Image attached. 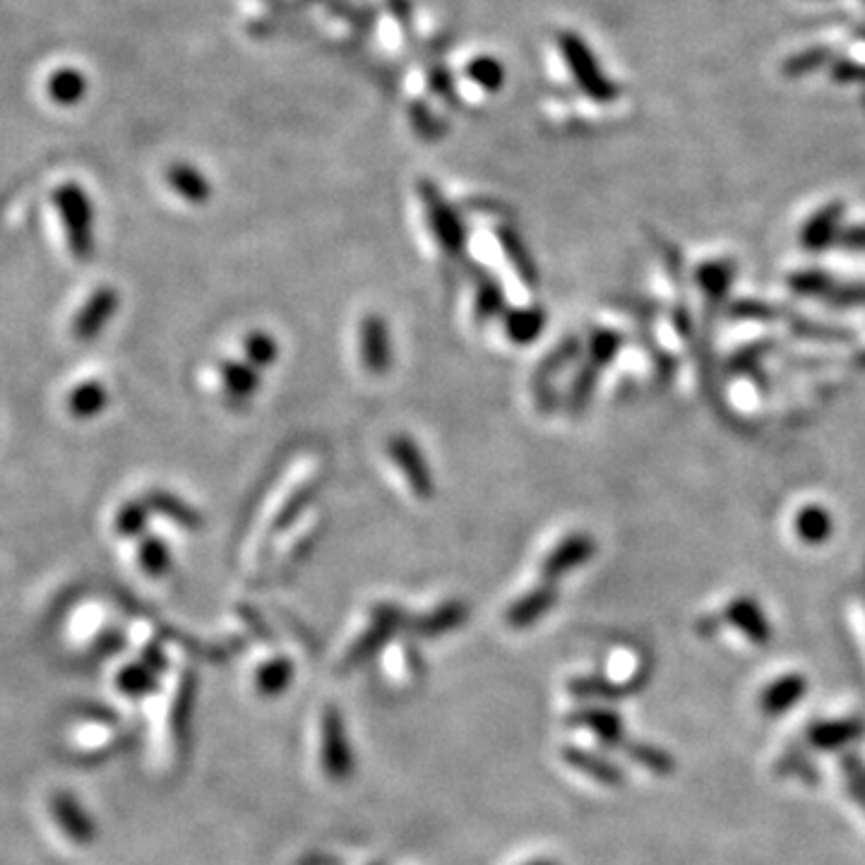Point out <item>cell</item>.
Listing matches in <instances>:
<instances>
[{
  "instance_id": "6da1fadb",
  "label": "cell",
  "mask_w": 865,
  "mask_h": 865,
  "mask_svg": "<svg viewBox=\"0 0 865 865\" xmlns=\"http://www.w3.org/2000/svg\"><path fill=\"white\" fill-rule=\"evenodd\" d=\"M55 205L61 209L67 243L77 260H90L94 253L92 239V205L85 190L80 186L67 184L55 190Z\"/></svg>"
},
{
  "instance_id": "7a4b0ae2",
  "label": "cell",
  "mask_w": 865,
  "mask_h": 865,
  "mask_svg": "<svg viewBox=\"0 0 865 865\" xmlns=\"http://www.w3.org/2000/svg\"><path fill=\"white\" fill-rule=\"evenodd\" d=\"M323 767L332 781H346L354 774V752L348 746L344 721L337 707L323 711Z\"/></svg>"
},
{
  "instance_id": "3957f363",
  "label": "cell",
  "mask_w": 865,
  "mask_h": 865,
  "mask_svg": "<svg viewBox=\"0 0 865 865\" xmlns=\"http://www.w3.org/2000/svg\"><path fill=\"white\" fill-rule=\"evenodd\" d=\"M118 309V294L111 286H102L100 291H94L90 301L85 303V309L80 311L73 323V334L80 342H90L96 334L104 330V325L111 320V315Z\"/></svg>"
},
{
  "instance_id": "277c9868",
  "label": "cell",
  "mask_w": 865,
  "mask_h": 865,
  "mask_svg": "<svg viewBox=\"0 0 865 865\" xmlns=\"http://www.w3.org/2000/svg\"><path fill=\"white\" fill-rule=\"evenodd\" d=\"M399 621H402V613L397 608H393V606H381L378 611H375L373 630L368 635L361 637L356 645L352 647V652L346 654V666L352 668V666H358V664H364L366 659H371L373 654L385 645V639L389 637V633L395 630V625Z\"/></svg>"
},
{
  "instance_id": "5b68a950",
  "label": "cell",
  "mask_w": 865,
  "mask_h": 865,
  "mask_svg": "<svg viewBox=\"0 0 865 865\" xmlns=\"http://www.w3.org/2000/svg\"><path fill=\"white\" fill-rule=\"evenodd\" d=\"M563 760L570 767H575L577 772L596 779L598 784H606V786L623 784V772L618 770V767L613 764V762H608L602 755H594V752H590V750L575 748V746H565L563 748Z\"/></svg>"
},
{
  "instance_id": "8992f818",
  "label": "cell",
  "mask_w": 865,
  "mask_h": 865,
  "mask_svg": "<svg viewBox=\"0 0 865 865\" xmlns=\"http://www.w3.org/2000/svg\"><path fill=\"white\" fill-rule=\"evenodd\" d=\"M570 727H582L590 729L594 736H598V741L604 746H621L623 743V721L611 709H582L575 711L567 719Z\"/></svg>"
},
{
  "instance_id": "52a82bcc",
  "label": "cell",
  "mask_w": 865,
  "mask_h": 865,
  "mask_svg": "<svg viewBox=\"0 0 865 865\" xmlns=\"http://www.w3.org/2000/svg\"><path fill=\"white\" fill-rule=\"evenodd\" d=\"M108 404V393L102 383L90 381L77 385L67 397V411L75 418H94L102 414Z\"/></svg>"
},
{
  "instance_id": "ba28073f",
  "label": "cell",
  "mask_w": 865,
  "mask_h": 865,
  "mask_svg": "<svg viewBox=\"0 0 865 865\" xmlns=\"http://www.w3.org/2000/svg\"><path fill=\"white\" fill-rule=\"evenodd\" d=\"M553 604V592L551 590H536L532 594H527L524 598H520L518 604H514L508 613V623L512 627H527L536 623L543 613H546Z\"/></svg>"
},
{
  "instance_id": "9c48e42d",
  "label": "cell",
  "mask_w": 865,
  "mask_h": 865,
  "mask_svg": "<svg viewBox=\"0 0 865 865\" xmlns=\"http://www.w3.org/2000/svg\"><path fill=\"white\" fill-rule=\"evenodd\" d=\"M291 680H294V664L286 659H274L260 668L256 686L262 697H277L291 686Z\"/></svg>"
},
{
  "instance_id": "30bf717a",
  "label": "cell",
  "mask_w": 865,
  "mask_h": 865,
  "mask_svg": "<svg viewBox=\"0 0 865 865\" xmlns=\"http://www.w3.org/2000/svg\"><path fill=\"white\" fill-rule=\"evenodd\" d=\"M803 686L805 682L799 676H789L784 680H779L777 686H772L770 690L764 692L762 707L767 709V715H770V711L772 715H781V709L791 707L803 695Z\"/></svg>"
},
{
  "instance_id": "8fae6325",
  "label": "cell",
  "mask_w": 865,
  "mask_h": 865,
  "mask_svg": "<svg viewBox=\"0 0 865 865\" xmlns=\"http://www.w3.org/2000/svg\"><path fill=\"white\" fill-rule=\"evenodd\" d=\"M49 92L53 96V102L59 104H75L82 100V92H85V77H82L77 70H61L51 77Z\"/></svg>"
},
{
  "instance_id": "7c38bea8",
  "label": "cell",
  "mask_w": 865,
  "mask_h": 865,
  "mask_svg": "<svg viewBox=\"0 0 865 865\" xmlns=\"http://www.w3.org/2000/svg\"><path fill=\"white\" fill-rule=\"evenodd\" d=\"M465 621V608L459 604H450L445 606L440 611L433 613V616H428L426 621H421L418 625H414V630L418 635H426V637H436L440 633H448L452 630V627H457L459 623Z\"/></svg>"
},
{
  "instance_id": "4fadbf2b",
  "label": "cell",
  "mask_w": 865,
  "mask_h": 865,
  "mask_svg": "<svg viewBox=\"0 0 865 865\" xmlns=\"http://www.w3.org/2000/svg\"><path fill=\"white\" fill-rule=\"evenodd\" d=\"M729 616H733L738 627H743V630L748 633V637L758 639V642H764L767 637H770V635H767V633H770V627H767L762 613L758 611L755 604L738 602V604H733L729 608Z\"/></svg>"
},
{
  "instance_id": "5bb4252c",
  "label": "cell",
  "mask_w": 865,
  "mask_h": 865,
  "mask_svg": "<svg viewBox=\"0 0 865 865\" xmlns=\"http://www.w3.org/2000/svg\"><path fill=\"white\" fill-rule=\"evenodd\" d=\"M836 219H840V207L822 209V212L811 221V225L805 227V243L811 248L825 246L834 236Z\"/></svg>"
},
{
  "instance_id": "9a60e30c",
  "label": "cell",
  "mask_w": 865,
  "mask_h": 865,
  "mask_svg": "<svg viewBox=\"0 0 865 865\" xmlns=\"http://www.w3.org/2000/svg\"><path fill=\"white\" fill-rule=\"evenodd\" d=\"M630 688L633 686H611L604 678H575L570 682V690L575 697H606V700L627 695L625 690Z\"/></svg>"
},
{
  "instance_id": "2e32d148",
  "label": "cell",
  "mask_w": 865,
  "mask_h": 865,
  "mask_svg": "<svg viewBox=\"0 0 865 865\" xmlns=\"http://www.w3.org/2000/svg\"><path fill=\"white\" fill-rule=\"evenodd\" d=\"M169 180H171V186H176L178 192L184 195V198L195 200V202L205 200L207 186H205V180L198 176V171L188 169V166H176V169L169 171Z\"/></svg>"
},
{
  "instance_id": "e0dca14e",
  "label": "cell",
  "mask_w": 865,
  "mask_h": 865,
  "mask_svg": "<svg viewBox=\"0 0 865 865\" xmlns=\"http://www.w3.org/2000/svg\"><path fill=\"white\" fill-rule=\"evenodd\" d=\"M799 532L805 541H825V536L830 534V514H825L817 508H807L801 512L799 518Z\"/></svg>"
},
{
  "instance_id": "ac0fdd59",
  "label": "cell",
  "mask_w": 865,
  "mask_h": 865,
  "mask_svg": "<svg viewBox=\"0 0 865 865\" xmlns=\"http://www.w3.org/2000/svg\"><path fill=\"white\" fill-rule=\"evenodd\" d=\"M139 561H143V567L149 572V575H164L171 565L169 551H166L164 543L157 539L143 541V546H139Z\"/></svg>"
},
{
  "instance_id": "d6986e66",
  "label": "cell",
  "mask_w": 865,
  "mask_h": 865,
  "mask_svg": "<svg viewBox=\"0 0 865 865\" xmlns=\"http://www.w3.org/2000/svg\"><path fill=\"white\" fill-rule=\"evenodd\" d=\"M627 755L637 760L639 764H645L649 772H657V774L671 772V758H668L666 752H661L659 748L635 743V746H627Z\"/></svg>"
},
{
  "instance_id": "ffe728a7",
  "label": "cell",
  "mask_w": 865,
  "mask_h": 865,
  "mask_svg": "<svg viewBox=\"0 0 865 865\" xmlns=\"http://www.w3.org/2000/svg\"><path fill=\"white\" fill-rule=\"evenodd\" d=\"M145 524H147V510L143 502H128V506L121 508L116 520V529L121 536H137L145 529Z\"/></svg>"
},
{
  "instance_id": "44dd1931",
  "label": "cell",
  "mask_w": 865,
  "mask_h": 865,
  "mask_svg": "<svg viewBox=\"0 0 865 865\" xmlns=\"http://www.w3.org/2000/svg\"><path fill=\"white\" fill-rule=\"evenodd\" d=\"M590 551H592V546H590L587 541H582V539L572 541V543H567V551L563 553V557H557V555L551 557V563L546 565V572H549V575H561L563 570H567L572 565H580L582 561H587Z\"/></svg>"
},
{
  "instance_id": "7402d4cb",
  "label": "cell",
  "mask_w": 865,
  "mask_h": 865,
  "mask_svg": "<svg viewBox=\"0 0 865 865\" xmlns=\"http://www.w3.org/2000/svg\"><path fill=\"white\" fill-rule=\"evenodd\" d=\"M152 508H157L159 512H166V514H169V518H174L176 522L186 524V527H192L195 520H198V514H195L192 510H188L186 506H180V502H176V498L166 496V493L152 496Z\"/></svg>"
},
{
  "instance_id": "603a6c76",
  "label": "cell",
  "mask_w": 865,
  "mask_h": 865,
  "mask_svg": "<svg viewBox=\"0 0 865 865\" xmlns=\"http://www.w3.org/2000/svg\"><path fill=\"white\" fill-rule=\"evenodd\" d=\"M858 733L856 727H851V723H830V727H822L817 733H815V741L820 746H834V743H844V741H851Z\"/></svg>"
},
{
  "instance_id": "cb8c5ba5",
  "label": "cell",
  "mask_w": 865,
  "mask_h": 865,
  "mask_svg": "<svg viewBox=\"0 0 865 865\" xmlns=\"http://www.w3.org/2000/svg\"><path fill=\"white\" fill-rule=\"evenodd\" d=\"M225 383H227V387L233 389V393L248 395L250 389H253V385H256V378H253V373H250V371L231 364V368H225Z\"/></svg>"
},
{
  "instance_id": "d4e9b609",
  "label": "cell",
  "mask_w": 865,
  "mask_h": 865,
  "mask_svg": "<svg viewBox=\"0 0 865 865\" xmlns=\"http://www.w3.org/2000/svg\"><path fill=\"white\" fill-rule=\"evenodd\" d=\"M825 61V51H817V53H803L799 55V59H793L786 70H791V73H803L805 67H815L817 63Z\"/></svg>"
},
{
  "instance_id": "484cf974",
  "label": "cell",
  "mask_w": 865,
  "mask_h": 865,
  "mask_svg": "<svg viewBox=\"0 0 865 865\" xmlns=\"http://www.w3.org/2000/svg\"><path fill=\"white\" fill-rule=\"evenodd\" d=\"M846 246L851 248H865V227H858V229H851L848 233H844L842 239Z\"/></svg>"
},
{
  "instance_id": "4316f807",
  "label": "cell",
  "mask_w": 865,
  "mask_h": 865,
  "mask_svg": "<svg viewBox=\"0 0 865 865\" xmlns=\"http://www.w3.org/2000/svg\"><path fill=\"white\" fill-rule=\"evenodd\" d=\"M527 865H555L553 861H546V858H541V861H532V863H527Z\"/></svg>"
}]
</instances>
